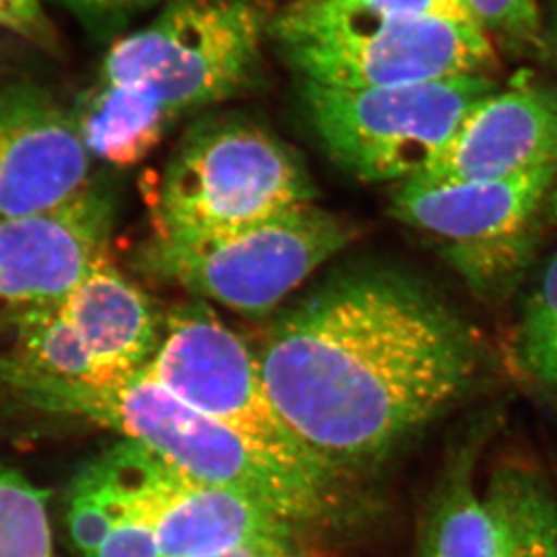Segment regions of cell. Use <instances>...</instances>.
Instances as JSON below:
<instances>
[{"mask_svg":"<svg viewBox=\"0 0 557 557\" xmlns=\"http://www.w3.org/2000/svg\"><path fill=\"white\" fill-rule=\"evenodd\" d=\"M463 4L487 35L520 44L542 40V18L536 0H463Z\"/></svg>","mask_w":557,"mask_h":557,"instance_id":"obj_21","label":"cell"},{"mask_svg":"<svg viewBox=\"0 0 557 557\" xmlns=\"http://www.w3.org/2000/svg\"><path fill=\"white\" fill-rule=\"evenodd\" d=\"M417 18L473 21L463 0H295L274 16L271 38L282 42L331 27Z\"/></svg>","mask_w":557,"mask_h":557,"instance_id":"obj_17","label":"cell"},{"mask_svg":"<svg viewBox=\"0 0 557 557\" xmlns=\"http://www.w3.org/2000/svg\"><path fill=\"white\" fill-rule=\"evenodd\" d=\"M278 44L304 82L342 89L485 74L496 60L490 35L476 22L449 18L367 22Z\"/></svg>","mask_w":557,"mask_h":557,"instance_id":"obj_10","label":"cell"},{"mask_svg":"<svg viewBox=\"0 0 557 557\" xmlns=\"http://www.w3.org/2000/svg\"><path fill=\"white\" fill-rule=\"evenodd\" d=\"M49 493L0 462V557H57Z\"/></svg>","mask_w":557,"mask_h":557,"instance_id":"obj_18","label":"cell"},{"mask_svg":"<svg viewBox=\"0 0 557 557\" xmlns=\"http://www.w3.org/2000/svg\"><path fill=\"white\" fill-rule=\"evenodd\" d=\"M548 208H550V213L557 219V185L554 186L553 194L548 197Z\"/></svg>","mask_w":557,"mask_h":557,"instance_id":"obj_26","label":"cell"},{"mask_svg":"<svg viewBox=\"0 0 557 557\" xmlns=\"http://www.w3.org/2000/svg\"><path fill=\"white\" fill-rule=\"evenodd\" d=\"M0 27L44 51H54L59 46L42 0H0Z\"/></svg>","mask_w":557,"mask_h":557,"instance_id":"obj_22","label":"cell"},{"mask_svg":"<svg viewBox=\"0 0 557 557\" xmlns=\"http://www.w3.org/2000/svg\"><path fill=\"white\" fill-rule=\"evenodd\" d=\"M301 85L321 147L364 183H408L417 177L468 112L496 90L487 74L370 89Z\"/></svg>","mask_w":557,"mask_h":557,"instance_id":"obj_7","label":"cell"},{"mask_svg":"<svg viewBox=\"0 0 557 557\" xmlns=\"http://www.w3.org/2000/svg\"><path fill=\"white\" fill-rule=\"evenodd\" d=\"M0 383L37 410L82 417L123 433L189 479L251 496L289 523L323 516L300 485L252 451L240 436L186 405L141 370L125 383L92 386L0 358Z\"/></svg>","mask_w":557,"mask_h":557,"instance_id":"obj_3","label":"cell"},{"mask_svg":"<svg viewBox=\"0 0 557 557\" xmlns=\"http://www.w3.org/2000/svg\"><path fill=\"white\" fill-rule=\"evenodd\" d=\"M63 339L85 384L114 386L134 377L158 348L152 301L122 273L107 249L54 306Z\"/></svg>","mask_w":557,"mask_h":557,"instance_id":"obj_14","label":"cell"},{"mask_svg":"<svg viewBox=\"0 0 557 557\" xmlns=\"http://www.w3.org/2000/svg\"><path fill=\"white\" fill-rule=\"evenodd\" d=\"M95 557H161V553L150 527L137 521H120Z\"/></svg>","mask_w":557,"mask_h":557,"instance_id":"obj_23","label":"cell"},{"mask_svg":"<svg viewBox=\"0 0 557 557\" xmlns=\"http://www.w3.org/2000/svg\"><path fill=\"white\" fill-rule=\"evenodd\" d=\"M114 210L92 186L57 210L0 219V323L54 306L111 244Z\"/></svg>","mask_w":557,"mask_h":557,"instance_id":"obj_12","label":"cell"},{"mask_svg":"<svg viewBox=\"0 0 557 557\" xmlns=\"http://www.w3.org/2000/svg\"><path fill=\"white\" fill-rule=\"evenodd\" d=\"M163 331L143 375L240 436L326 515L339 495L282 421L263 384L257 354L243 337L202 301L172 310Z\"/></svg>","mask_w":557,"mask_h":557,"instance_id":"obj_5","label":"cell"},{"mask_svg":"<svg viewBox=\"0 0 557 557\" xmlns=\"http://www.w3.org/2000/svg\"><path fill=\"white\" fill-rule=\"evenodd\" d=\"M85 466L114 525L150 527L161 557H206L235 548L293 557V523L251 496L189 479L136 442L117 444Z\"/></svg>","mask_w":557,"mask_h":557,"instance_id":"obj_8","label":"cell"},{"mask_svg":"<svg viewBox=\"0 0 557 557\" xmlns=\"http://www.w3.org/2000/svg\"><path fill=\"white\" fill-rule=\"evenodd\" d=\"M67 529L74 547L84 557H95L114 529L107 505L82 471L69 487Z\"/></svg>","mask_w":557,"mask_h":557,"instance_id":"obj_20","label":"cell"},{"mask_svg":"<svg viewBox=\"0 0 557 557\" xmlns=\"http://www.w3.org/2000/svg\"><path fill=\"white\" fill-rule=\"evenodd\" d=\"M60 4L87 21L114 22L170 0H59Z\"/></svg>","mask_w":557,"mask_h":557,"instance_id":"obj_24","label":"cell"},{"mask_svg":"<svg viewBox=\"0 0 557 557\" xmlns=\"http://www.w3.org/2000/svg\"><path fill=\"white\" fill-rule=\"evenodd\" d=\"M556 183L557 166L498 181H408L397 189L392 211L433 240L473 290L496 298L525 265L534 224Z\"/></svg>","mask_w":557,"mask_h":557,"instance_id":"obj_9","label":"cell"},{"mask_svg":"<svg viewBox=\"0 0 557 557\" xmlns=\"http://www.w3.org/2000/svg\"><path fill=\"white\" fill-rule=\"evenodd\" d=\"M206 557H274L262 550H255V548H235V550H227V553L213 554V556Z\"/></svg>","mask_w":557,"mask_h":557,"instance_id":"obj_25","label":"cell"},{"mask_svg":"<svg viewBox=\"0 0 557 557\" xmlns=\"http://www.w3.org/2000/svg\"><path fill=\"white\" fill-rule=\"evenodd\" d=\"M90 153L74 112L29 82L0 87V219L57 210L89 191Z\"/></svg>","mask_w":557,"mask_h":557,"instance_id":"obj_11","label":"cell"},{"mask_svg":"<svg viewBox=\"0 0 557 557\" xmlns=\"http://www.w3.org/2000/svg\"><path fill=\"white\" fill-rule=\"evenodd\" d=\"M553 46H554V59H556V63H557V26H556V35H554Z\"/></svg>","mask_w":557,"mask_h":557,"instance_id":"obj_27","label":"cell"},{"mask_svg":"<svg viewBox=\"0 0 557 557\" xmlns=\"http://www.w3.org/2000/svg\"><path fill=\"white\" fill-rule=\"evenodd\" d=\"M314 189L289 148L243 116L208 117L186 134L153 199V237L199 240L310 205Z\"/></svg>","mask_w":557,"mask_h":557,"instance_id":"obj_4","label":"cell"},{"mask_svg":"<svg viewBox=\"0 0 557 557\" xmlns=\"http://www.w3.org/2000/svg\"><path fill=\"white\" fill-rule=\"evenodd\" d=\"M550 166H557V95L520 84L482 98L441 153L411 181H498Z\"/></svg>","mask_w":557,"mask_h":557,"instance_id":"obj_13","label":"cell"},{"mask_svg":"<svg viewBox=\"0 0 557 557\" xmlns=\"http://www.w3.org/2000/svg\"><path fill=\"white\" fill-rule=\"evenodd\" d=\"M356 237L358 227L310 202L216 237L170 240L150 235L134 263L156 282L262 318Z\"/></svg>","mask_w":557,"mask_h":557,"instance_id":"obj_6","label":"cell"},{"mask_svg":"<svg viewBox=\"0 0 557 557\" xmlns=\"http://www.w3.org/2000/svg\"><path fill=\"white\" fill-rule=\"evenodd\" d=\"M257 359L282 421L339 496L460 403L482 370L468 323L386 271L342 274L284 310Z\"/></svg>","mask_w":557,"mask_h":557,"instance_id":"obj_1","label":"cell"},{"mask_svg":"<svg viewBox=\"0 0 557 557\" xmlns=\"http://www.w3.org/2000/svg\"><path fill=\"white\" fill-rule=\"evenodd\" d=\"M516 361L534 386L557 399V252L527 301L516 339Z\"/></svg>","mask_w":557,"mask_h":557,"instance_id":"obj_19","label":"cell"},{"mask_svg":"<svg viewBox=\"0 0 557 557\" xmlns=\"http://www.w3.org/2000/svg\"><path fill=\"white\" fill-rule=\"evenodd\" d=\"M484 498L495 521L496 557H557V499L542 474L518 463L502 466Z\"/></svg>","mask_w":557,"mask_h":557,"instance_id":"obj_16","label":"cell"},{"mask_svg":"<svg viewBox=\"0 0 557 557\" xmlns=\"http://www.w3.org/2000/svg\"><path fill=\"white\" fill-rule=\"evenodd\" d=\"M276 13L274 0H170L117 40L74 111L92 158L137 163L181 117L257 85Z\"/></svg>","mask_w":557,"mask_h":557,"instance_id":"obj_2","label":"cell"},{"mask_svg":"<svg viewBox=\"0 0 557 557\" xmlns=\"http://www.w3.org/2000/svg\"><path fill=\"white\" fill-rule=\"evenodd\" d=\"M473 453L462 451L433 491L410 557H496L498 537L484 493L474 487Z\"/></svg>","mask_w":557,"mask_h":557,"instance_id":"obj_15","label":"cell"}]
</instances>
